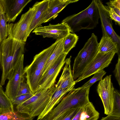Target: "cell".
I'll return each mask as SVG.
<instances>
[{
  "label": "cell",
  "mask_w": 120,
  "mask_h": 120,
  "mask_svg": "<svg viewBox=\"0 0 120 120\" xmlns=\"http://www.w3.org/2000/svg\"><path fill=\"white\" fill-rule=\"evenodd\" d=\"M26 83L34 94L37 91L43 75L41 70L29 65L24 68Z\"/></svg>",
  "instance_id": "15"
},
{
  "label": "cell",
  "mask_w": 120,
  "mask_h": 120,
  "mask_svg": "<svg viewBox=\"0 0 120 120\" xmlns=\"http://www.w3.org/2000/svg\"><path fill=\"white\" fill-rule=\"evenodd\" d=\"M108 10L109 16L112 20H114L119 26L120 25V16L118 15L112 9L108 6H105Z\"/></svg>",
  "instance_id": "30"
},
{
  "label": "cell",
  "mask_w": 120,
  "mask_h": 120,
  "mask_svg": "<svg viewBox=\"0 0 120 120\" xmlns=\"http://www.w3.org/2000/svg\"><path fill=\"white\" fill-rule=\"evenodd\" d=\"M65 38L58 40L55 49L44 68L43 75L53 66L60 56L64 53V45Z\"/></svg>",
  "instance_id": "20"
},
{
  "label": "cell",
  "mask_w": 120,
  "mask_h": 120,
  "mask_svg": "<svg viewBox=\"0 0 120 120\" xmlns=\"http://www.w3.org/2000/svg\"><path fill=\"white\" fill-rule=\"evenodd\" d=\"M26 43L8 36L1 42L2 73L0 83L4 85L15 68L21 56L25 52Z\"/></svg>",
  "instance_id": "1"
},
{
  "label": "cell",
  "mask_w": 120,
  "mask_h": 120,
  "mask_svg": "<svg viewBox=\"0 0 120 120\" xmlns=\"http://www.w3.org/2000/svg\"><path fill=\"white\" fill-rule=\"evenodd\" d=\"M33 32L36 35H41L44 38H52L56 40L65 38L70 33L67 25L63 22L41 26L34 29Z\"/></svg>",
  "instance_id": "11"
},
{
  "label": "cell",
  "mask_w": 120,
  "mask_h": 120,
  "mask_svg": "<svg viewBox=\"0 0 120 120\" xmlns=\"http://www.w3.org/2000/svg\"><path fill=\"white\" fill-rule=\"evenodd\" d=\"M100 120H120V117H115L108 115L106 117H102Z\"/></svg>",
  "instance_id": "33"
},
{
  "label": "cell",
  "mask_w": 120,
  "mask_h": 120,
  "mask_svg": "<svg viewBox=\"0 0 120 120\" xmlns=\"http://www.w3.org/2000/svg\"><path fill=\"white\" fill-rule=\"evenodd\" d=\"M120 49L117 44L114 42L109 37L102 35L98 44V52L107 53L114 52L120 56Z\"/></svg>",
  "instance_id": "19"
},
{
  "label": "cell",
  "mask_w": 120,
  "mask_h": 120,
  "mask_svg": "<svg viewBox=\"0 0 120 120\" xmlns=\"http://www.w3.org/2000/svg\"><path fill=\"white\" fill-rule=\"evenodd\" d=\"M35 12V8L33 6L30 8L27 12L22 15L17 22L7 24L8 36L25 42L29 36L30 26Z\"/></svg>",
  "instance_id": "5"
},
{
  "label": "cell",
  "mask_w": 120,
  "mask_h": 120,
  "mask_svg": "<svg viewBox=\"0 0 120 120\" xmlns=\"http://www.w3.org/2000/svg\"><path fill=\"white\" fill-rule=\"evenodd\" d=\"M98 44L97 36L92 34L75 59L72 71L74 80L81 75L98 53Z\"/></svg>",
  "instance_id": "3"
},
{
  "label": "cell",
  "mask_w": 120,
  "mask_h": 120,
  "mask_svg": "<svg viewBox=\"0 0 120 120\" xmlns=\"http://www.w3.org/2000/svg\"><path fill=\"white\" fill-rule=\"evenodd\" d=\"M49 0L37 2L33 5L36 12L30 25L29 33L35 28L41 26L42 22L47 9Z\"/></svg>",
  "instance_id": "17"
},
{
  "label": "cell",
  "mask_w": 120,
  "mask_h": 120,
  "mask_svg": "<svg viewBox=\"0 0 120 120\" xmlns=\"http://www.w3.org/2000/svg\"><path fill=\"white\" fill-rule=\"evenodd\" d=\"M109 115L120 117V94L119 92L114 90L112 108L111 112Z\"/></svg>",
  "instance_id": "24"
},
{
  "label": "cell",
  "mask_w": 120,
  "mask_h": 120,
  "mask_svg": "<svg viewBox=\"0 0 120 120\" xmlns=\"http://www.w3.org/2000/svg\"><path fill=\"white\" fill-rule=\"evenodd\" d=\"M115 53L114 52L106 54L98 52L81 75L75 80L76 83L108 67Z\"/></svg>",
  "instance_id": "6"
},
{
  "label": "cell",
  "mask_w": 120,
  "mask_h": 120,
  "mask_svg": "<svg viewBox=\"0 0 120 120\" xmlns=\"http://www.w3.org/2000/svg\"><path fill=\"white\" fill-rule=\"evenodd\" d=\"M78 0H49L48 8L42 22V24L54 19L67 6Z\"/></svg>",
  "instance_id": "13"
},
{
  "label": "cell",
  "mask_w": 120,
  "mask_h": 120,
  "mask_svg": "<svg viewBox=\"0 0 120 120\" xmlns=\"http://www.w3.org/2000/svg\"><path fill=\"white\" fill-rule=\"evenodd\" d=\"M99 19L97 0H93L85 9L66 17L61 22L67 25L70 33H74L82 29L94 28L98 24Z\"/></svg>",
  "instance_id": "2"
},
{
  "label": "cell",
  "mask_w": 120,
  "mask_h": 120,
  "mask_svg": "<svg viewBox=\"0 0 120 120\" xmlns=\"http://www.w3.org/2000/svg\"><path fill=\"white\" fill-rule=\"evenodd\" d=\"M0 111L1 114L14 111L12 101L5 94L0 83Z\"/></svg>",
  "instance_id": "21"
},
{
  "label": "cell",
  "mask_w": 120,
  "mask_h": 120,
  "mask_svg": "<svg viewBox=\"0 0 120 120\" xmlns=\"http://www.w3.org/2000/svg\"><path fill=\"white\" fill-rule=\"evenodd\" d=\"M55 89V86L49 89L36 92L28 100L17 105V111L27 113L33 117L38 116L45 109Z\"/></svg>",
  "instance_id": "4"
},
{
  "label": "cell",
  "mask_w": 120,
  "mask_h": 120,
  "mask_svg": "<svg viewBox=\"0 0 120 120\" xmlns=\"http://www.w3.org/2000/svg\"><path fill=\"white\" fill-rule=\"evenodd\" d=\"M34 94H26L16 97L12 102L13 105H19L32 97Z\"/></svg>",
  "instance_id": "29"
},
{
  "label": "cell",
  "mask_w": 120,
  "mask_h": 120,
  "mask_svg": "<svg viewBox=\"0 0 120 120\" xmlns=\"http://www.w3.org/2000/svg\"><path fill=\"white\" fill-rule=\"evenodd\" d=\"M108 6L111 8H116L120 9V0H110L106 3Z\"/></svg>",
  "instance_id": "32"
},
{
  "label": "cell",
  "mask_w": 120,
  "mask_h": 120,
  "mask_svg": "<svg viewBox=\"0 0 120 120\" xmlns=\"http://www.w3.org/2000/svg\"><path fill=\"white\" fill-rule=\"evenodd\" d=\"M79 39L78 36L74 33H70L65 38L64 45V52L68 54L75 47Z\"/></svg>",
  "instance_id": "23"
},
{
  "label": "cell",
  "mask_w": 120,
  "mask_h": 120,
  "mask_svg": "<svg viewBox=\"0 0 120 120\" xmlns=\"http://www.w3.org/2000/svg\"><path fill=\"white\" fill-rule=\"evenodd\" d=\"M111 75L106 76L100 81L97 90L102 101L104 113L109 115L112 110L114 88L111 80Z\"/></svg>",
  "instance_id": "7"
},
{
  "label": "cell",
  "mask_w": 120,
  "mask_h": 120,
  "mask_svg": "<svg viewBox=\"0 0 120 120\" xmlns=\"http://www.w3.org/2000/svg\"><path fill=\"white\" fill-rule=\"evenodd\" d=\"M118 56L117 62L114 70L115 77L119 86L120 85V56Z\"/></svg>",
  "instance_id": "31"
},
{
  "label": "cell",
  "mask_w": 120,
  "mask_h": 120,
  "mask_svg": "<svg viewBox=\"0 0 120 120\" xmlns=\"http://www.w3.org/2000/svg\"><path fill=\"white\" fill-rule=\"evenodd\" d=\"M106 72L102 70L99 71L94 74V76L89 80L85 83L81 88L89 87H90L95 82L98 81H100L102 79L104 76L105 75Z\"/></svg>",
  "instance_id": "26"
},
{
  "label": "cell",
  "mask_w": 120,
  "mask_h": 120,
  "mask_svg": "<svg viewBox=\"0 0 120 120\" xmlns=\"http://www.w3.org/2000/svg\"><path fill=\"white\" fill-rule=\"evenodd\" d=\"M71 56L65 60V65L62 74L55 88L73 89L76 83L73 78L71 63Z\"/></svg>",
  "instance_id": "14"
},
{
  "label": "cell",
  "mask_w": 120,
  "mask_h": 120,
  "mask_svg": "<svg viewBox=\"0 0 120 120\" xmlns=\"http://www.w3.org/2000/svg\"><path fill=\"white\" fill-rule=\"evenodd\" d=\"M99 117V113L92 103L90 101L78 108L71 120H98Z\"/></svg>",
  "instance_id": "16"
},
{
  "label": "cell",
  "mask_w": 120,
  "mask_h": 120,
  "mask_svg": "<svg viewBox=\"0 0 120 120\" xmlns=\"http://www.w3.org/2000/svg\"><path fill=\"white\" fill-rule=\"evenodd\" d=\"M7 22H14L31 0H1Z\"/></svg>",
  "instance_id": "12"
},
{
  "label": "cell",
  "mask_w": 120,
  "mask_h": 120,
  "mask_svg": "<svg viewBox=\"0 0 120 120\" xmlns=\"http://www.w3.org/2000/svg\"><path fill=\"white\" fill-rule=\"evenodd\" d=\"M4 11L1 0H0V15L1 12Z\"/></svg>",
  "instance_id": "34"
},
{
  "label": "cell",
  "mask_w": 120,
  "mask_h": 120,
  "mask_svg": "<svg viewBox=\"0 0 120 120\" xmlns=\"http://www.w3.org/2000/svg\"><path fill=\"white\" fill-rule=\"evenodd\" d=\"M67 54L63 53L53 66L43 75L37 92L55 86L57 77L65 64Z\"/></svg>",
  "instance_id": "10"
},
{
  "label": "cell",
  "mask_w": 120,
  "mask_h": 120,
  "mask_svg": "<svg viewBox=\"0 0 120 120\" xmlns=\"http://www.w3.org/2000/svg\"><path fill=\"white\" fill-rule=\"evenodd\" d=\"M79 108L70 109L53 120H71L76 114Z\"/></svg>",
  "instance_id": "27"
},
{
  "label": "cell",
  "mask_w": 120,
  "mask_h": 120,
  "mask_svg": "<svg viewBox=\"0 0 120 120\" xmlns=\"http://www.w3.org/2000/svg\"><path fill=\"white\" fill-rule=\"evenodd\" d=\"M7 22L5 14L4 11L0 15V39L1 42L8 36Z\"/></svg>",
  "instance_id": "25"
},
{
  "label": "cell",
  "mask_w": 120,
  "mask_h": 120,
  "mask_svg": "<svg viewBox=\"0 0 120 120\" xmlns=\"http://www.w3.org/2000/svg\"><path fill=\"white\" fill-rule=\"evenodd\" d=\"M1 42L0 41V69H2V61H1V51H0V46L1 43Z\"/></svg>",
  "instance_id": "35"
},
{
  "label": "cell",
  "mask_w": 120,
  "mask_h": 120,
  "mask_svg": "<svg viewBox=\"0 0 120 120\" xmlns=\"http://www.w3.org/2000/svg\"><path fill=\"white\" fill-rule=\"evenodd\" d=\"M33 94L28 84L23 80L20 84L16 97L24 94Z\"/></svg>",
  "instance_id": "28"
},
{
  "label": "cell",
  "mask_w": 120,
  "mask_h": 120,
  "mask_svg": "<svg viewBox=\"0 0 120 120\" xmlns=\"http://www.w3.org/2000/svg\"><path fill=\"white\" fill-rule=\"evenodd\" d=\"M1 114V112L0 111V114Z\"/></svg>",
  "instance_id": "36"
},
{
  "label": "cell",
  "mask_w": 120,
  "mask_h": 120,
  "mask_svg": "<svg viewBox=\"0 0 120 120\" xmlns=\"http://www.w3.org/2000/svg\"><path fill=\"white\" fill-rule=\"evenodd\" d=\"M59 40H56L50 46L44 50L34 56L31 66L39 69L43 72L45 65L53 52Z\"/></svg>",
  "instance_id": "18"
},
{
  "label": "cell",
  "mask_w": 120,
  "mask_h": 120,
  "mask_svg": "<svg viewBox=\"0 0 120 120\" xmlns=\"http://www.w3.org/2000/svg\"><path fill=\"white\" fill-rule=\"evenodd\" d=\"M24 59L23 54L20 57L15 68L8 79L9 80L5 92L11 101L16 97L20 84L24 80Z\"/></svg>",
  "instance_id": "8"
},
{
  "label": "cell",
  "mask_w": 120,
  "mask_h": 120,
  "mask_svg": "<svg viewBox=\"0 0 120 120\" xmlns=\"http://www.w3.org/2000/svg\"><path fill=\"white\" fill-rule=\"evenodd\" d=\"M33 118L27 113L17 111L0 114V120H33Z\"/></svg>",
  "instance_id": "22"
},
{
  "label": "cell",
  "mask_w": 120,
  "mask_h": 120,
  "mask_svg": "<svg viewBox=\"0 0 120 120\" xmlns=\"http://www.w3.org/2000/svg\"><path fill=\"white\" fill-rule=\"evenodd\" d=\"M97 4L101 22L103 35L109 37L120 48V37L113 29L112 20L109 16L108 10L101 0H97Z\"/></svg>",
  "instance_id": "9"
}]
</instances>
